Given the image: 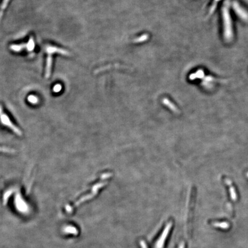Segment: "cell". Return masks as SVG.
Instances as JSON below:
<instances>
[{"mask_svg":"<svg viewBox=\"0 0 248 248\" xmlns=\"http://www.w3.org/2000/svg\"><path fill=\"white\" fill-rule=\"evenodd\" d=\"M12 193H13V191L12 190H10L7 191L6 193H5V194L4 195V198H3L4 204V205H6V204L9 197L11 195V194Z\"/></svg>","mask_w":248,"mask_h":248,"instance_id":"cell-12","label":"cell"},{"mask_svg":"<svg viewBox=\"0 0 248 248\" xmlns=\"http://www.w3.org/2000/svg\"><path fill=\"white\" fill-rule=\"evenodd\" d=\"M28 100L29 102H30L32 104H37L39 102V98L35 96L30 95L28 97Z\"/></svg>","mask_w":248,"mask_h":248,"instance_id":"cell-11","label":"cell"},{"mask_svg":"<svg viewBox=\"0 0 248 248\" xmlns=\"http://www.w3.org/2000/svg\"><path fill=\"white\" fill-rule=\"evenodd\" d=\"M0 152L8 153H14L15 152V150L13 149L9 148H7V147H0Z\"/></svg>","mask_w":248,"mask_h":248,"instance_id":"cell-13","label":"cell"},{"mask_svg":"<svg viewBox=\"0 0 248 248\" xmlns=\"http://www.w3.org/2000/svg\"><path fill=\"white\" fill-rule=\"evenodd\" d=\"M45 51L48 54V55H52L53 54H60L63 55H66V56H69V52H68L67 50H65L64 49L60 48H58L57 47H54V46H51V45H49L47 46L45 48Z\"/></svg>","mask_w":248,"mask_h":248,"instance_id":"cell-4","label":"cell"},{"mask_svg":"<svg viewBox=\"0 0 248 248\" xmlns=\"http://www.w3.org/2000/svg\"><path fill=\"white\" fill-rule=\"evenodd\" d=\"M52 66V57L51 55H48L47 58L45 74V77L47 79L49 78L51 75Z\"/></svg>","mask_w":248,"mask_h":248,"instance_id":"cell-5","label":"cell"},{"mask_svg":"<svg viewBox=\"0 0 248 248\" xmlns=\"http://www.w3.org/2000/svg\"><path fill=\"white\" fill-rule=\"evenodd\" d=\"M15 205L17 208L22 213H26L28 210L27 205L24 199L22 198L20 193H17L15 196L14 199Z\"/></svg>","mask_w":248,"mask_h":248,"instance_id":"cell-3","label":"cell"},{"mask_svg":"<svg viewBox=\"0 0 248 248\" xmlns=\"http://www.w3.org/2000/svg\"><path fill=\"white\" fill-rule=\"evenodd\" d=\"M62 89V86L61 84H56L53 88V91L54 93H59V91H61Z\"/></svg>","mask_w":248,"mask_h":248,"instance_id":"cell-15","label":"cell"},{"mask_svg":"<svg viewBox=\"0 0 248 248\" xmlns=\"http://www.w3.org/2000/svg\"><path fill=\"white\" fill-rule=\"evenodd\" d=\"M148 39V35H144L140 36V38H137L135 40V43H140V42H144L147 40Z\"/></svg>","mask_w":248,"mask_h":248,"instance_id":"cell-14","label":"cell"},{"mask_svg":"<svg viewBox=\"0 0 248 248\" xmlns=\"http://www.w3.org/2000/svg\"><path fill=\"white\" fill-rule=\"evenodd\" d=\"M9 1H10V0H4L3 1L2 4L1 5V9H0V20H1V17L2 16V15H3L4 11L7 7L8 4L9 2Z\"/></svg>","mask_w":248,"mask_h":248,"instance_id":"cell-10","label":"cell"},{"mask_svg":"<svg viewBox=\"0 0 248 248\" xmlns=\"http://www.w3.org/2000/svg\"><path fill=\"white\" fill-rule=\"evenodd\" d=\"M26 48V44H13L10 46V49L14 52H21L23 49Z\"/></svg>","mask_w":248,"mask_h":248,"instance_id":"cell-6","label":"cell"},{"mask_svg":"<svg viewBox=\"0 0 248 248\" xmlns=\"http://www.w3.org/2000/svg\"><path fill=\"white\" fill-rule=\"evenodd\" d=\"M105 184H105V182H100V183H99L96 184L93 187V188L92 190V192L90 194H89V195H86V196H85L84 197H83L82 198H81V199H80L78 201H77L75 203L74 206H77L80 205L81 203H82L83 202H84L85 201H87V200H88L89 199L92 198L93 196H94L96 195V193H97V192H98V190L100 188L103 187Z\"/></svg>","mask_w":248,"mask_h":248,"instance_id":"cell-2","label":"cell"},{"mask_svg":"<svg viewBox=\"0 0 248 248\" xmlns=\"http://www.w3.org/2000/svg\"><path fill=\"white\" fill-rule=\"evenodd\" d=\"M163 103L166 105L167 106H168L169 109H171V110L175 112H178V110L177 109V108H176L175 106H174V105L167 98H164L163 99Z\"/></svg>","mask_w":248,"mask_h":248,"instance_id":"cell-7","label":"cell"},{"mask_svg":"<svg viewBox=\"0 0 248 248\" xmlns=\"http://www.w3.org/2000/svg\"><path fill=\"white\" fill-rule=\"evenodd\" d=\"M171 223H169L168 225V226H167L166 230H165V231L164 232V233H163V238H162V239H160V241L158 242V247L159 248H160V247H162L163 246V242L164 241V239L166 238V236L167 235V234H168V232L169 230V228L171 227Z\"/></svg>","mask_w":248,"mask_h":248,"instance_id":"cell-9","label":"cell"},{"mask_svg":"<svg viewBox=\"0 0 248 248\" xmlns=\"http://www.w3.org/2000/svg\"><path fill=\"white\" fill-rule=\"evenodd\" d=\"M35 47V43L33 40V38L31 36L29 40L28 41L27 44H26V48L28 51H32Z\"/></svg>","mask_w":248,"mask_h":248,"instance_id":"cell-8","label":"cell"},{"mask_svg":"<svg viewBox=\"0 0 248 248\" xmlns=\"http://www.w3.org/2000/svg\"><path fill=\"white\" fill-rule=\"evenodd\" d=\"M0 121L2 124L8 127L9 128H10L17 135L21 136L22 135L21 130L12 123V122L11 121L8 116L6 114L4 113L2 108L1 105H0Z\"/></svg>","mask_w":248,"mask_h":248,"instance_id":"cell-1","label":"cell"}]
</instances>
